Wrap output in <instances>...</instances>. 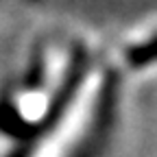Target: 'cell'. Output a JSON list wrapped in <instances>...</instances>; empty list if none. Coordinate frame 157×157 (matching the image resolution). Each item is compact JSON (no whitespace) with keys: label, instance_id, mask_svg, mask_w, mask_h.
<instances>
[{"label":"cell","instance_id":"cell-1","mask_svg":"<svg viewBox=\"0 0 157 157\" xmlns=\"http://www.w3.org/2000/svg\"><path fill=\"white\" fill-rule=\"evenodd\" d=\"M98 59L107 72L127 83L129 78L157 72V17L142 20L120 33Z\"/></svg>","mask_w":157,"mask_h":157}]
</instances>
